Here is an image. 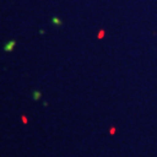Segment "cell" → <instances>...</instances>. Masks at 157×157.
<instances>
[{"mask_svg":"<svg viewBox=\"0 0 157 157\" xmlns=\"http://www.w3.org/2000/svg\"><path fill=\"white\" fill-rule=\"evenodd\" d=\"M33 97H34V100H39L40 97H41V93H40L39 91H34Z\"/></svg>","mask_w":157,"mask_h":157,"instance_id":"6da1fadb","label":"cell"},{"mask_svg":"<svg viewBox=\"0 0 157 157\" xmlns=\"http://www.w3.org/2000/svg\"><path fill=\"white\" fill-rule=\"evenodd\" d=\"M22 121L25 122V124H26V122H27V119L25 118V117H22Z\"/></svg>","mask_w":157,"mask_h":157,"instance_id":"7a4b0ae2","label":"cell"}]
</instances>
